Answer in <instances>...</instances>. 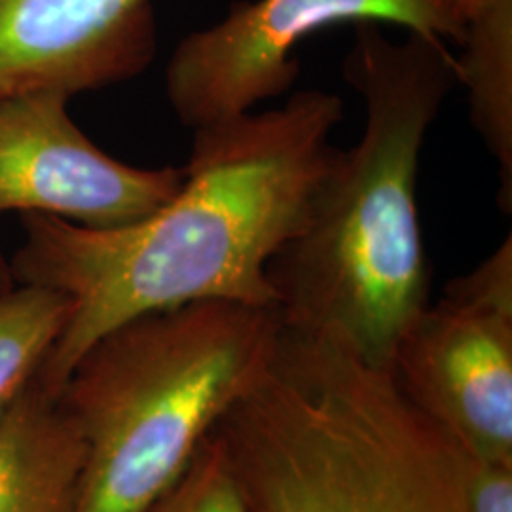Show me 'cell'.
<instances>
[{"instance_id":"11","label":"cell","mask_w":512,"mask_h":512,"mask_svg":"<svg viewBox=\"0 0 512 512\" xmlns=\"http://www.w3.org/2000/svg\"><path fill=\"white\" fill-rule=\"evenodd\" d=\"M69 315L71 300L50 287L0 291V416L37 380Z\"/></svg>"},{"instance_id":"10","label":"cell","mask_w":512,"mask_h":512,"mask_svg":"<svg viewBox=\"0 0 512 512\" xmlns=\"http://www.w3.org/2000/svg\"><path fill=\"white\" fill-rule=\"evenodd\" d=\"M458 84L471 120L499 167V205L512 209V0H482L463 23Z\"/></svg>"},{"instance_id":"13","label":"cell","mask_w":512,"mask_h":512,"mask_svg":"<svg viewBox=\"0 0 512 512\" xmlns=\"http://www.w3.org/2000/svg\"><path fill=\"white\" fill-rule=\"evenodd\" d=\"M454 452L465 511L512 512V463L478 458L456 444Z\"/></svg>"},{"instance_id":"6","label":"cell","mask_w":512,"mask_h":512,"mask_svg":"<svg viewBox=\"0 0 512 512\" xmlns=\"http://www.w3.org/2000/svg\"><path fill=\"white\" fill-rule=\"evenodd\" d=\"M54 92L0 99V215H46L93 230L147 219L183 184V169H143L95 147Z\"/></svg>"},{"instance_id":"8","label":"cell","mask_w":512,"mask_h":512,"mask_svg":"<svg viewBox=\"0 0 512 512\" xmlns=\"http://www.w3.org/2000/svg\"><path fill=\"white\" fill-rule=\"evenodd\" d=\"M150 0H0V99L99 90L156 55Z\"/></svg>"},{"instance_id":"12","label":"cell","mask_w":512,"mask_h":512,"mask_svg":"<svg viewBox=\"0 0 512 512\" xmlns=\"http://www.w3.org/2000/svg\"><path fill=\"white\" fill-rule=\"evenodd\" d=\"M150 512H249L236 476L213 433L181 478Z\"/></svg>"},{"instance_id":"1","label":"cell","mask_w":512,"mask_h":512,"mask_svg":"<svg viewBox=\"0 0 512 512\" xmlns=\"http://www.w3.org/2000/svg\"><path fill=\"white\" fill-rule=\"evenodd\" d=\"M342 116L338 95L306 90L194 129L181 188L122 228L25 215L14 274L71 300L38 384L59 395L97 340L141 315L209 300L275 308L268 264L306 219Z\"/></svg>"},{"instance_id":"3","label":"cell","mask_w":512,"mask_h":512,"mask_svg":"<svg viewBox=\"0 0 512 512\" xmlns=\"http://www.w3.org/2000/svg\"><path fill=\"white\" fill-rule=\"evenodd\" d=\"M213 435L249 512H467L452 440L323 332L279 321Z\"/></svg>"},{"instance_id":"4","label":"cell","mask_w":512,"mask_h":512,"mask_svg":"<svg viewBox=\"0 0 512 512\" xmlns=\"http://www.w3.org/2000/svg\"><path fill=\"white\" fill-rule=\"evenodd\" d=\"M275 308L209 300L110 330L59 395L86 444L74 512H150L255 380Z\"/></svg>"},{"instance_id":"7","label":"cell","mask_w":512,"mask_h":512,"mask_svg":"<svg viewBox=\"0 0 512 512\" xmlns=\"http://www.w3.org/2000/svg\"><path fill=\"white\" fill-rule=\"evenodd\" d=\"M391 372L461 450L512 463V313L442 294L404 332Z\"/></svg>"},{"instance_id":"15","label":"cell","mask_w":512,"mask_h":512,"mask_svg":"<svg viewBox=\"0 0 512 512\" xmlns=\"http://www.w3.org/2000/svg\"><path fill=\"white\" fill-rule=\"evenodd\" d=\"M440 10H444L450 18L456 19L458 23H465V19L473 14L476 6L482 0H433Z\"/></svg>"},{"instance_id":"9","label":"cell","mask_w":512,"mask_h":512,"mask_svg":"<svg viewBox=\"0 0 512 512\" xmlns=\"http://www.w3.org/2000/svg\"><path fill=\"white\" fill-rule=\"evenodd\" d=\"M84 463L73 412L35 380L0 416V512H74Z\"/></svg>"},{"instance_id":"16","label":"cell","mask_w":512,"mask_h":512,"mask_svg":"<svg viewBox=\"0 0 512 512\" xmlns=\"http://www.w3.org/2000/svg\"><path fill=\"white\" fill-rule=\"evenodd\" d=\"M8 289V270L4 266V262L0 260V291Z\"/></svg>"},{"instance_id":"2","label":"cell","mask_w":512,"mask_h":512,"mask_svg":"<svg viewBox=\"0 0 512 512\" xmlns=\"http://www.w3.org/2000/svg\"><path fill=\"white\" fill-rule=\"evenodd\" d=\"M344 76L365 103L361 141L334 148L306 219L268 264V281L283 323L325 332L391 370L404 332L429 306L418 167L458 84V61L444 40L410 33L393 42L380 23L359 21Z\"/></svg>"},{"instance_id":"5","label":"cell","mask_w":512,"mask_h":512,"mask_svg":"<svg viewBox=\"0 0 512 512\" xmlns=\"http://www.w3.org/2000/svg\"><path fill=\"white\" fill-rule=\"evenodd\" d=\"M344 21H385L444 42H461L465 31L433 0L236 2L219 23L179 42L165 71L167 99L192 129L251 112L293 86L300 40Z\"/></svg>"},{"instance_id":"14","label":"cell","mask_w":512,"mask_h":512,"mask_svg":"<svg viewBox=\"0 0 512 512\" xmlns=\"http://www.w3.org/2000/svg\"><path fill=\"white\" fill-rule=\"evenodd\" d=\"M444 294L463 302L512 313L511 236L495 249L494 255L476 266L473 272L454 279Z\"/></svg>"}]
</instances>
